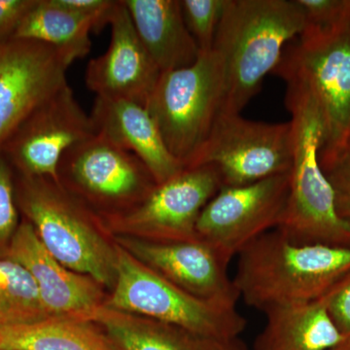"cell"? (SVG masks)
Instances as JSON below:
<instances>
[{
    "label": "cell",
    "instance_id": "cell-9",
    "mask_svg": "<svg viewBox=\"0 0 350 350\" xmlns=\"http://www.w3.org/2000/svg\"><path fill=\"white\" fill-rule=\"evenodd\" d=\"M290 172L239 187L221 188L200 213L198 239L228 259L282 223Z\"/></svg>",
    "mask_w": 350,
    "mask_h": 350
},
{
    "label": "cell",
    "instance_id": "cell-8",
    "mask_svg": "<svg viewBox=\"0 0 350 350\" xmlns=\"http://www.w3.org/2000/svg\"><path fill=\"white\" fill-rule=\"evenodd\" d=\"M291 124L265 123L241 114H219L188 167L211 165L221 188L239 187L290 172Z\"/></svg>",
    "mask_w": 350,
    "mask_h": 350
},
{
    "label": "cell",
    "instance_id": "cell-3",
    "mask_svg": "<svg viewBox=\"0 0 350 350\" xmlns=\"http://www.w3.org/2000/svg\"><path fill=\"white\" fill-rule=\"evenodd\" d=\"M350 273V247L296 244L271 230L238 254L234 280L246 305L264 313L319 300Z\"/></svg>",
    "mask_w": 350,
    "mask_h": 350
},
{
    "label": "cell",
    "instance_id": "cell-15",
    "mask_svg": "<svg viewBox=\"0 0 350 350\" xmlns=\"http://www.w3.org/2000/svg\"><path fill=\"white\" fill-rule=\"evenodd\" d=\"M109 25V47L88 64L87 87L98 98L133 101L146 107L162 72L138 38L123 0H117Z\"/></svg>",
    "mask_w": 350,
    "mask_h": 350
},
{
    "label": "cell",
    "instance_id": "cell-29",
    "mask_svg": "<svg viewBox=\"0 0 350 350\" xmlns=\"http://www.w3.org/2000/svg\"><path fill=\"white\" fill-rule=\"evenodd\" d=\"M38 0H0V45L15 38L18 27Z\"/></svg>",
    "mask_w": 350,
    "mask_h": 350
},
{
    "label": "cell",
    "instance_id": "cell-30",
    "mask_svg": "<svg viewBox=\"0 0 350 350\" xmlns=\"http://www.w3.org/2000/svg\"><path fill=\"white\" fill-rule=\"evenodd\" d=\"M329 350H350V337L345 338L344 342Z\"/></svg>",
    "mask_w": 350,
    "mask_h": 350
},
{
    "label": "cell",
    "instance_id": "cell-12",
    "mask_svg": "<svg viewBox=\"0 0 350 350\" xmlns=\"http://www.w3.org/2000/svg\"><path fill=\"white\" fill-rule=\"evenodd\" d=\"M57 182L103 204L144 202L158 185L148 167L135 154L94 135L71 146L57 167Z\"/></svg>",
    "mask_w": 350,
    "mask_h": 350
},
{
    "label": "cell",
    "instance_id": "cell-16",
    "mask_svg": "<svg viewBox=\"0 0 350 350\" xmlns=\"http://www.w3.org/2000/svg\"><path fill=\"white\" fill-rule=\"evenodd\" d=\"M4 255L29 271L51 317L89 320L90 315L103 306L100 284L89 276L70 271L55 259L25 218Z\"/></svg>",
    "mask_w": 350,
    "mask_h": 350
},
{
    "label": "cell",
    "instance_id": "cell-21",
    "mask_svg": "<svg viewBox=\"0 0 350 350\" xmlns=\"http://www.w3.org/2000/svg\"><path fill=\"white\" fill-rule=\"evenodd\" d=\"M90 320L52 317L0 327V350H119Z\"/></svg>",
    "mask_w": 350,
    "mask_h": 350
},
{
    "label": "cell",
    "instance_id": "cell-26",
    "mask_svg": "<svg viewBox=\"0 0 350 350\" xmlns=\"http://www.w3.org/2000/svg\"><path fill=\"white\" fill-rule=\"evenodd\" d=\"M20 223L15 195V172L0 151V255L6 252Z\"/></svg>",
    "mask_w": 350,
    "mask_h": 350
},
{
    "label": "cell",
    "instance_id": "cell-17",
    "mask_svg": "<svg viewBox=\"0 0 350 350\" xmlns=\"http://www.w3.org/2000/svg\"><path fill=\"white\" fill-rule=\"evenodd\" d=\"M90 117L96 135L135 154L157 183L169 180L184 169L167 149L155 120L144 105L96 96Z\"/></svg>",
    "mask_w": 350,
    "mask_h": 350
},
{
    "label": "cell",
    "instance_id": "cell-24",
    "mask_svg": "<svg viewBox=\"0 0 350 350\" xmlns=\"http://www.w3.org/2000/svg\"><path fill=\"white\" fill-rule=\"evenodd\" d=\"M228 0H180L182 14L200 52L213 50Z\"/></svg>",
    "mask_w": 350,
    "mask_h": 350
},
{
    "label": "cell",
    "instance_id": "cell-23",
    "mask_svg": "<svg viewBox=\"0 0 350 350\" xmlns=\"http://www.w3.org/2000/svg\"><path fill=\"white\" fill-rule=\"evenodd\" d=\"M52 317L36 282L24 266L0 255V327L24 325Z\"/></svg>",
    "mask_w": 350,
    "mask_h": 350
},
{
    "label": "cell",
    "instance_id": "cell-13",
    "mask_svg": "<svg viewBox=\"0 0 350 350\" xmlns=\"http://www.w3.org/2000/svg\"><path fill=\"white\" fill-rule=\"evenodd\" d=\"M72 62L57 48L13 39L0 45V147L66 81Z\"/></svg>",
    "mask_w": 350,
    "mask_h": 350
},
{
    "label": "cell",
    "instance_id": "cell-10",
    "mask_svg": "<svg viewBox=\"0 0 350 350\" xmlns=\"http://www.w3.org/2000/svg\"><path fill=\"white\" fill-rule=\"evenodd\" d=\"M93 135L91 117L66 83L23 121L0 151L17 174L57 181L64 154Z\"/></svg>",
    "mask_w": 350,
    "mask_h": 350
},
{
    "label": "cell",
    "instance_id": "cell-14",
    "mask_svg": "<svg viewBox=\"0 0 350 350\" xmlns=\"http://www.w3.org/2000/svg\"><path fill=\"white\" fill-rule=\"evenodd\" d=\"M121 243L145 266L183 291L202 300L237 306L241 297L229 273L231 260L204 241L126 239Z\"/></svg>",
    "mask_w": 350,
    "mask_h": 350
},
{
    "label": "cell",
    "instance_id": "cell-4",
    "mask_svg": "<svg viewBox=\"0 0 350 350\" xmlns=\"http://www.w3.org/2000/svg\"><path fill=\"white\" fill-rule=\"evenodd\" d=\"M15 195L23 218L31 223L55 259L98 284H115L116 250L101 236L86 209L66 194L59 182L15 172Z\"/></svg>",
    "mask_w": 350,
    "mask_h": 350
},
{
    "label": "cell",
    "instance_id": "cell-11",
    "mask_svg": "<svg viewBox=\"0 0 350 350\" xmlns=\"http://www.w3.org/2000/svg\"><path fill=\"white\" fill-rule=\"evenodd\" d=\"M220 189L218 175L211 165L184 167L158 184L138 206L113 216L112 224L147 241H195L200 213Z\"/></svg>",
    "mask_w": 350,
    "mask_h": 350
},
{
    "label": "cell",
    "instance_id": "cell-5",
    "mask_svg": "<svg viewBox=\"0 0 350 350\" xmlns=\"http://www.w3.org/2000/svg\"><path fill=\"white\" fill-rule=\"evenodd\" d=\"M115 250L116 282L107 308L217 340H234L243 334L247 322L237 306L192 296L145 266L123 246Z\"/></svg>",
    "mask_w": 350,
    "mask_h": 350
},
{
    "label": "cell",
    "instance_id": "cell-28",
    "mask_svg": "<svg viewBox=\"0 0 350 350\" xmlns=\"http://www.w3.org/2000/svg\"><path fill=\"white\" fill-rule=\"evenodd\" d=\"M322 298L338 330L345 338L350 337V273Z\"/></svg>",
    "mask_w": 350,
    "mask_h": 350
},
{
    "label": "cell",
    "instance_id": "cell-19",
    "mask_svg": "<svg viewBox=\"0 0 350 350\" xmlns=\"http://www.w3.org/2000/svg\"><path fill=\"white\" fill-rule=\"evenodd\" d=\"M105 327L121 350H248L241 338L217 340L101 306L89 317Z\"/></svg>",
    "mask_w": 350,
    "mask_h": 350
},
{
    "label": "cell",
    "instance_id": "cell-20",
    "mask_svg": "<svg viewBox=\"0 0 350 350\" xmlns=\"http://www.w3.org/2000/svg\"><path fill=\"white\" fill-rule=\"evenodd\" d=\"M267 323L253 350H329L345 340L323 298L265 313Z\"/></svg>",
    "mask_w": 350,
    "mask_h": 350
},
{
    "label": "cell",
    "instance_id": "cell-7",
    "mask_svg": "<svg viewBox=\"0 0 350 350\" xmlns=\"http://www.w3.org/2000/svg\"><path fill=\"white\" fill-rule=\"evenodd\" d=\"M300 76L312 88L324 125L322 169L350 149V25L333 33L299 36L273 71Z\"/></svg>",
    "mask_w": 350,
    "mask_h": 350
},
{
    "label": "cell",
    "instance_id": "cell-2",
    "mask_svg": "<svg viewBox=\"0 0 350 350\" xmlns=\"http://www.w3.org/2000/svg\"><path fill=\"white\" fill-rule=\"evenodd\" d=\"M305 25L297 0H228L213 48L222 69L220 114H241Z\"/></svg>",
    "mask_w": 350,
    "mask_h": 350
},
{
    "label": "cell",
    "instance_id": "cell-18",
    "mask_svg": "<svg viewBox=\"0 0 350 350\" xmlns=\"http://www.w3.org/2000/svg\"><path fill=\"white\" fill-rule=\"evenodd\" d=\"M131 22L161 72L188 68L200 50L191 36L180 0H123Z\"/></svg>",
    "mask_w": 350,
    "mask_h": 350
},
{
    "label": "cell",
    "instance_id": "cell-27",
    "mask_svg": "<svg viewBox=\"0 0 350 350\" xmlns=\"http://www.w3.org/2000/svg\"><path fill=\"white\" fill-rule=\"evenodd\" d=\"M323 170L335 192L338 213L350 222V149Z\"/></svg>",
    "mask_w": 350,
    "mask_h": 350
},
{
    "label": "cell",
    "instance_id": "cell-1",
    "mask_svg": "<svg viewBox=\"0 0 350 350\" xmlns=\"http://www.w3.org/2000/svg\"><path fill=\"white\" fill-rule=\"evenodd\" d=\"M278 75L287 85L292 165L286 208L276 229L296 244L350 247V222L338 213L335 192L320 165L324 125L319 103L300 76Z\"/></svg>",
    "mask_w": 350,
    "mask_h": 350
},
{
    "label": "cell",
    "instance_id": "cell-6",
    "mask_svg": "<svg viewBox=\"0 0 350 350\" xmlns=\"http://www.w3.org/2000/svg\"><path fill=\"white\" fill-rule=\"evenodd\" d=\"M222 100V69L211 50L188 68L161 73L145 107L170 153L186 167L206 142Z\"/></svg>",
    "mask_w": 350,
    "mask_h": 350
},
{
    "label": "cell",
    "instance_id": "cell-22",
    "mask_svg": "<svg viewBox=\"0 0 350 350\" xmlns=\"http://www.w3.org/2000/svg\"><path fill=\"white\" fill-rule=\"evenodd\" d=\"M100 29L94 18L71 12L53 0H38L21 22L14 39L48 44L73 63L89 54L92 47L90 34Z\"/></svg>",
    "mask_w": 350,
    "mask_h": 350
},
{
    "label": "cell",
    "instance_id": "cell-25",
    "mask_svg": "<svg viewBox=\"0 0 350 350\" xmlns=\"http://www.w3.org/2000/svg\"><path fill=\"white\" fill-rule=\"evenodd\" d=\"M305 16L300 36L333 33L350 25V0H297Z\"/></svg>",
    "mask_w": 350,
    "mask_h": 350
}]
</instances>
